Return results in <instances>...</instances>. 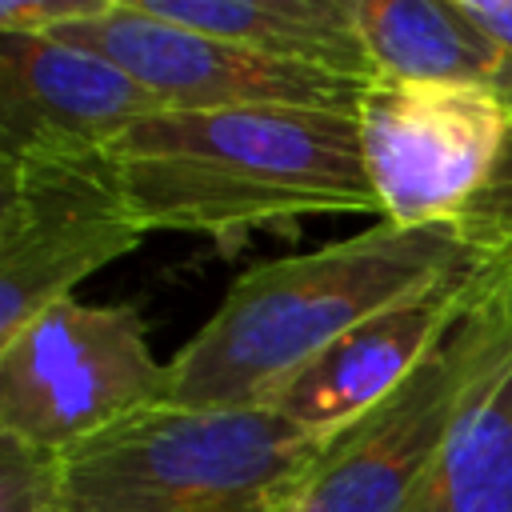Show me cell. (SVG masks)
<instances>
[{
	"mask_svg": "<svg viewBox=\"0 0 512 512\" xmlns=\"http://www.w3.org/2000/svg\"><path fill=\"white\" fill-rule=\"evenodd\" d=\"M356 116L324 108H164L128 124L108 156L144 232H188L232 248L248 232L304 216H380Z\"/></svg>",
	"mask_w": 512,
	"mask_h": 512,
	"instance_id": "obj_1",
	"label": "cell"
},
{
	"mask_svg": "<svg viewBox=\"0 0 512 512\" xmlns=\"http://www.w3.org/2000/svg\"><path fill=\"white\" fill-rule=\"evenodd\" d=\"M452 224H372L324 248L236 276L216 312L168 360L176 408H268L336 336L480 268Z\"/></svg>",
	"mask_w": 512,
	"mask_h": 512,
	"instance_id": "obj_2",
	"label": "cell"
},
{
	"mask_svg": "<svg viewBox=\"0 0 512 512\" xmlns=\"http://www.w3.org/2000/svg\"><path fill=\"white\" fill-rule=\"evenodd\" d=\"M324 444L272 408L160 404L52 468L60 512H296Z\"/></svg>",
	"mask_w": 512,
	"mask_h": 512,
	"instance_id": "obj_3",
	"label": "cell"
},
{
	"mask_svg": "<svg viewBox=\"0 0 512 512\" xmlns=\"http://www.w3.org/2000/svg\"><path fill=\"white\" fill-rule=\"evenodd\" d=\"M512 364V260L488 264L424 360L328 436L296 512H412L456 424Z\"/></svg>",
	"mask_w": 512,
	"mask_h": 512,
	"instance_id": "obj_4",
	"label": "cell"
},
{
	"mask_svg": "<svg viewBox=\"0 0 512 512\" xmlns=\"http://www.w3.org/2000/svg\"><path fill=\"white\" fill-rule=\"evenodd\" d=\"M168 404V364L148 348L132 304L60 300L0 340V436L64 456L76 444Z\"/></svg>",
	"mask_w": 512,
	"mask_h": 512,
	"instance_id": "obj_5",
	"label": "cell"
},
{
	"mask_svg": "<svg viewBox=\"0 0 512 512\" xmlns=\"http://www.w3.org/2000/svg\"><path fill=\"white\" fill-rule=\"evenodd\" d=\"M144 236L108 148L0 160V340Z\"/></svg>",
	"mask_w": 512,
	"mask_h": 512,
	"instance_id": "obj_6",
	"label": "cell"
},
{
	"mask_svg": "<svg viewBox=\"0 0 512 512\" xmlns=\"http://www.w3.org/2000/svg\"><path fill=\"white\" fill-rule=\"evenodd\" d=\"M52 40L100 52L172 112L216 108H324L360 112L372 84L256 56L220 36L156 16L144 0H88Z\"/></svg>",
	"mask_w": 512,
	"mask_h": 512,
	"instance_id": "obj_7",
	"label": "cell"
},
{
	"mask_svg": "<svg viewBox=\"0 0 512 512\" xmlns=\"http://www.w3.org/2000/svg\"><path fill=\"white\" fill-rule=\"evenodd\" d=\"M508 116L480 88L372 84L356 120L380 220L400 228L452 224L484 184Z\"/></svg>",
	"mask_w": 512,
	"mask_h": 512,
	"instance_id": "obj_8",
	"label": "cell"
},
{
	"mask_svg": "<svg viewBox=\"0 0 512 512\" xmlns=\"http://www.w3.org/2000/svg\"><path fill=\"white\" fill-rule=\"evenodd\" d=\"M164 104L100 52L0 32V160L96 152Z\"/></svg>",
	"mask_w": 512,
	"mask_h": 512,
	"instance_id": "obj_9",
	"label": "cell"
},
{
	"mask_svg": "<svg viewBox=\"0 0 512 512\" xmlns=\"http://www.w3.org/2000/svg\"><path fill=\"white\" fill-rule=\"evenodd\" d=\"M484 268L488 264L456 272L452 280L436 284L432 292L392 304V308L368 316L364 324L348 328L320 356H312L268 400V408L308 432L336 436L356 416H364L376 400H384L424 360V352L452 324V316L460 312V304L468 300V292Z\"/></svg>",
	"mask_w": 512,
	"mask_h": 512,
	"instance_id": "obj_10",
	"label": "cell"
},
{
	"mask_svg": "<svg viewBox=\"0 0 512 512\" xmlns=\"http://www.w3.org/2000/svg\"><path fill=\"white\" fill-rule=\"evenodd\" d=\"M360 28L380 80L480 88L512 112V56L464 0H360Z\"/></svg>",
	"mask_w": 512,
	"mask_h": 512,
	"instance_id": "obj_11",
	"label": "cell"
},
{
	"mask_svg": "<svg viewBox=\"0 0 512 512\" xmlns=\"http://www.w3.org/2000/svg\"><path fill=\"white\" fill-rule=\"evenodd\" d=\"M156 16L220 36L256 56L332 72L360 84H380L364 28L360 0H144Z\"/></svg>",
	"mask_w": 512,
	"mask_h": 512,
	"instance_id": "obj_12",
	"label": "cell"
},
{
	"mask_svg": "<svg viewBox=\"0 0 512 512\" xmlns=\"http://www.w3.org/2000/svg\"><path fill=\"white\" fill-rule=\"evenodd\" d=\"M412 512H512V364L464 412Z\"/></svg>",
	"mask_w": 512,
	"mask_h": 512,
	"instance_id": "obj_13",
	"label": "cell"
},
{
	"mask_svg": "<svg viewBox=\"0 0 512 512\" xmlns=\"http://www.w3.org/2000/svg\"><path fill=\"white\" fill-rule=\"evenodd\" d=\"M452 232L484 264L512 260V116H508L504 140L496 148V160L484 184L464 204V212L452 220Z\"/></svg>",
	"mask_w": 512,
	"mask_h": 512,
	"instance_id": "obj_14",
	"label": "cell"
},
{
	"mask_svg": "<svg viewBox=\"0 0 512 512\" xmlns=\"http://www.w3.org/2000/svg\"><path fill=\"white\" fill-rule=\"evenodd\" d=\"M0 512H60L52 456L0 436Z\"/></svg>",
	"mask_w": 512,
	"mask_h": 512,
	"instance_id": "obj_15",
	"label": "cell"
},
{
	"mask_svg": "<svg viewBox=\"0 0 512 512\" xmlns=\"http://www.w3.org/2000/svg\"><path fill=\"white\" fill-rule=\"evenodd\" d=\"M476 24L512 56V0H464Z\"/></svg>",
	"mask_w": 512,
	"mask_h": 512,
	"instance_id": "obj_16",
	"label": "cell"
}]
</instances>
